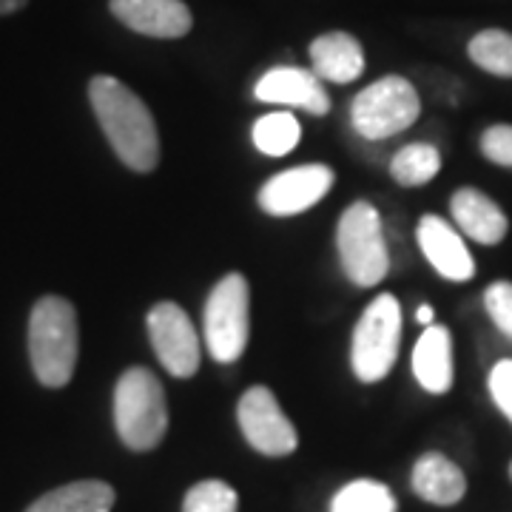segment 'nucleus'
<instances>
[{
  "instance_id": "obj_24",
  "label": "nucleus",
  "mask_w": 512,
  "mask_h": 512,
  "mask_svg": "<svg viewBox=\"0 0 512 512\" xmlns=\"http://www.w3.org/2000/svg\"><path fill=\"white\" fill-rule=\"evenodd\" d=\"M484 308L507 339H512V282H493L484 291Z\"/></svg>"
},
{
  "instance_id": "obj_8",
  "label": "nucleus",
  "mask_w": 512,
  "mask_h": 512,
  "mask_svg": "<svg viewBox=\"0 0 512 512\" xmlns=\"http://www.w3.org/2000/svg\"><path fill=\"white\" fill-rule=\"evenodd\" d=\"M237 419L242 436L262 456H291L299 447V433H296L293 421L282 413L274 390H268L262 384L251 387L239 399Z\"/></svg>"
},
{
  "instance_id": "obj_26",
  "label": "nucleus",
  "mask_w": 512,
  "mask_h": 512,
  "mask_svg": "<svg viewBox=\"0 0 512 512\" xmlns=\"http://www.w3.org/2000/svg\"><path fill=\"white\" fill-rule=\"evenodd\" d=\"M490 393L498 410L512 421V359H501L490 370Z\"/></svg>"
},
{
  "instance_id": "obj_11",
  "label": "nucleus",
  "mask_w": 512,
  "mask_h": 512,
  "mask_svg": "<svg viewBox=\"0 0 512 512\" xmlns=\"http://www.w3.org/2000/svg\"><path fill=\"white\" fill-rule=\"evenodd\" d=\"M254 94L262 103L302 109L313 117H322L330 111V97L322 80L316 77V72L299 69V66H276L271 72H265L259 77Z\"/></svg>"
},
{
  "instance_id": "obj_13",
  "label": "nucleus",
  "mask_w": 512,
  "mask_h": 512,
  "mask_svg": "<svg viewBox=\"0 0 512 512\" xmlns=\"http://www.w3.org/2000/svg\"><path fill=\"white\" fill-rule=\"evenodd\" d=\"M421 254L427 256V262L439 271L444 279L453 282H467L476 274V262L467 251L464 239L447 220H441L436 214H424L416 228Z\"/></svg>"
},
{
  "instance_id": "obj_16",
  "label": "nucleus",
  "mask_w": 512,
  "mask_h": 512,
  "mask_svg": "<svg viewBox=\"0 0 512 512\" xmlns=\"http://www.w3.org/2000/svg\"><path fill=\"white\" fill-rule=\"evenodd\" d=\"M413 376L427 393L453 387V339L444 325H427L413 348Z\"/></svg>"
},
{
  "instance_id": "obj_14",
  "label": "nucleus",
  "mask_w": 512,
  "mask_h": 512,
  "mask_svg": "<svg viewBox=\"0 0 512 512\" xmlns=\"http://www.w3.org/2000/svg\"><path fill=\"white\" fill-rule=\"evenodd\" d=\"M458 231L481 245H498L507 237V214L478 188H458L450 200Z\"/></svg>"
},
{
  "instance_id": "obj_27",
  "label": "nucleus",
  "mask_w": 512,
  "mask_h": 512,
  "mask_svg": "<svg viewBox=\"0 0 512 512\" xmlns=\"http://www.w3.org/2000/svg\"><path fill=\"white\" fill-rule=\"evenodd\" d=\"M433 319H436L433 305H421L419 311H416V322H419V325H424V328H427V325H433Z\"/></svg>"
},
{
  "instance_id": "obj_7",
  "label": "nucleus",
  "mask_w": 512,
  "mask_h": 512,
  "mask_svg": "<svg viewBox=\"0 0 512 512\" xmlns=\"http://www.w3.org/2000/svg\"><path fill=\"white\" fill-rule=\"evenodd\" d=\"M419 111L421 100L416 86L407 77L387 74L356 94L350 120L365 140H387L413 126L419 120Z\"/></svg>"
},
{
  "instance_id": "obj_18",
  "label": "nucleus",
  "mask_w": 512,
  "mask_h": 512,
  "mask_svg": "<svg viewBox=\"0 0 512 512\" xmlns=\"http://www.w3.org/2000/svg\"><path fill=\"white\" fill-rule=\"evenodd\" d=\"M114 501H117V493L111 484L86 478V481H72L40 495L29 504L26 512H111Z\"/></svg>"
},
{
  "instance_id": "obj_21",
  "label": "nucleus",
  "mask_w": 512,
  "mask_h": 512,
  "mask_svg": "<svg viewBox=\"0 0 512 512\" xmlns=\"http://www.w3.org/2000/svg\"><path fill=\"white\" fill-rule=\"evenodd\" d=\"M302 137V126L291 111H274L259 117L254 126V146L268 157H285L296 148Z\"/></svg>"
},
{
  "instance_id": "obj_28",
  "label": "nucleus",
  "mask_w": 512,
  "mask_h": 512,
  "mask_svg": "<svg viewBox=\"0 0 512 512\" xmlns=\"http://www.w3.org/2000/svg\"><path fill=\"white\" fill-rule=\"evenodd\" d=\"M29 0H0V15H15Z\"/></svg>"
},
{
  "instance_id": "obj_1",
  "label": "nucleus",
  "mask_w": 512,
  "mask_h": 512,
  "mask_svg": "<svg viewBox=\"0 0 512 512\" xmlns=\"http://www.w3.org/2000/svg\"><path fill=\"white\" fill-rule=\"evenodd\" d=\"M89 100L120 163L140 174L154 171L160 163V134L146 103L111 74L92 77Z\"/></svg>"
},
{
  "instance_id": "obj_10",
  "label": "nucleus",
  "mask_w": 512,
  "mask_h": 512,
  "mask_svg": "<svg viewBox=\"0 0 512 512\" xmlns=\"http://www.w3.org/2000/svg\"><path fill=\"white\" fill-rule=\"evenodd\" d=\"M333 188L328 165H296L271 177L259 191V208L271 217H293L325 200Z\"/></svg>"
},
{
  "instance_id": "obj_19",
  "label": "nucleus",
  "mask_w": 512,
  "mask_h": 512,
  "mask_svg": "<svg viewBox=\"0 0 512 512\" xmlns=\"http://www.w3.org/2000/svg\"><path fill=\"white\" fill-rule=\"evenodd\" d=\"M441 168L439 148L430 143H410V146L399 148L390 160V174L393 180L404 188H419L436 180Z\"/></svg>"
},
{
  "instance_id": "obj_17",
  "label": "nucleus",
  "mask_w": 512,
  "mask_h": 512,
  "mask_svg": "<svg viewBox=\"0 0 512 512\" xmlns=\"http://www.w3.org/2000/svg\"><path fill=\"white\" fill-rule=\"evenodd\" d=\"M410 481L419 498L439 507H453L467 493V478L461 473V467L441 453H424L416 461Z\"/></svg>"
},
{
  "instance_id": "obj_22",
  "label": "nucleus",
  "mask_w": 512,
  "mask_h": 512,
  "mask_svg": "<svg viewBox=\"0 0 512 512\" xmlns=\"http://www.w3.org/2000/svg\"><path fill=\"white\" fill-rule=\"evenodd\" d=\"M467 55L484 72L495 77H512V35L504 29L478 32L467 46Z\"/></svg>"
},
{
  "instance_id": "obj_3",
  "label": "nucleus",
  "mask_w": 512,
  "mask_h": 512,
  "mask_svg": "<svg viewBox=\"0 0 512 512\" xmlns=\"http://www.w3.org/2000/svg\"><path fill=\"white\" fill-rule=\"evenodd\" d=\"M114 427L134 453L154 450L168 430V407L160 379L148 367H128L114 387Z\"/></svg>"
},
{
  "instance_id": "obj_15",
  "label": "nucleus",
  "mask_w": 512,
  "mask_h": 512,
  "mask_svg": "<svg viewBox=\"0 0 512 512\" xmlns=\"http://www.w3.org/2000/svg\"><path fill=\"white\" fill-rule=\"evenodd\" d=\"M311 63L319 80L345 86L365 72V49L348 32H328L311 43Z\"/></svg>"
},
{
  "instance_id": "obj_4",
  "label": "nucleus",
  "mask_w": 512,
  "mask_h": 512,
  "mask_svg": "<svg viewBox=\"0 0 512 512\" xmlns=\"http://www.w3.org/2000/svg\"><path fill=\"white\" fill-rule=\"evenodd\" d=\"M336 248L342 259V271L359 288L379 285L390 271L382 217L370 202H353L342 214L339 228H336Z\"/></svg>"
},
{
  "instance_id": "obj_2",
  "label": "nucleus",
  "mask_w": 512,
  "mask_h": 512,
  "mask_svg": "<svg viewBox=\"0 0 512 512\" xmlns=\"http://www.w3.org/2000/svg\"><path fill=\"white\" fill-rule=\"evenodd\" d=\"M80 353L77 311L63 296L37 299L29 316V359L43 387H66L72 382Z\"/></svg>"
},
{
  "instance_id": "obj_29",
  "label": "nucleus",
  "mask_w": 512,
  "mask_h": 512,
  "mask_svg": "<svg viewBox=\"0 0 512 512\" xmlns=\"http://www.w3.org/2000/svg\"><path fill=\"white\" fill-rule=\"evenodd\" d=\"M510 478H512V464H510Z\"/></svg>"
},
{
  "instance_id": "obj_20",
  "label": "nucleus",
  "mask_w": 512,
  "mask_h": 512,
  "mask_svg": "<svg viewBox=\"0 0 512 512\" xmlns=\"http://www.w3.org/2000/svg\"><path fill=\"white\" fill-rule=\"evenodd\" d=\"M396 495L382 481L359 478L345 484L330 501V512H396Z\"/></svg>"
},
{
  "instance_id": "obj_9",
  "label": "nucleus",
  "mask_w": 512,
  "mask_h": 512,
  "mask_svg": "<svg viewBox=\"0 0 512 512\" xmlns=\"http://www.w3.org/2000/svg\"><path fill=\"white\" fill-rule=\"evenodd\" d=\"M148 339L163 367L177 379H191L200 367V336L188 313L174 302H160L148 311Z\"/></svg>"
},
{
  "instance_id": "obj_5",
  "label": "nucleus",
  "mask_w": 512,
  "mask_h": 512,
  "mask_svg": "<svg viewBox=\"0 0 512 512\" xmlns=\"http://www.w3.org/2000/svg\"><path fill=\"white\" fill-rule=\"evenodd\" d=\"M402 345V308L393 293L376 296L353 330L350 362L356 379L365 384L382 382L396 365Z\"/></svg>"
},
{
  "instance_id": "obj_6",
  "label": "nucleus",
  "mask_w": 512,
  "mask_h": 512,
  "mask_svg": "<svg viewBox=\"0 0 512 512\" xmlns=\"http://www.w3.org/2000/svg\"><path fill=\"white\" fill-rule=\"evenodd\" d=\"M251 336V288L242 274L222 276L205 302V345L214 362L231 365Z\"/></svg>"
},
{
  "instance_id": "obj_12",
  "label": "nucleus",
  "mask_w": 512,
  "mask_h": 512,
  "mask_svg": "<svg viewBox=\"0 0 512 512\" xmlns=\"http://www.w3.org/2000/svg\"><path fill=\"white\" fill-rule=\"evenodd\" d=\"M109 9L131 32L160 40L185 37L194 23L183 0H111Z\"/></svg>"
},
{
  "instance_id": "obj_25",
  "label": "nucleus",
  "mask_w": 512,
  "mask_h": 512,
  "mask_svg": "<svg viewBox=\"0 0 512 512\" xmlns=\"http://www.w3.org/2000/svg\"><path fill=\"white\" fill-rule=\"evenodd\" d=\"M481 154L495 165L512 168V126L510 123H498L490 126L481 134Z\"/></svg>"
},
{
  "instance_id": "obj_23",
  "label": "nucleus",
  "mask_w": 512,
  "mask_h": 512,
  "mask_svg": "<svg viewBox=\"0 0 512 512\" xmlns=\"http://www.w3.org/2000/svg\"><path fill=\"white\" fill-rule=\"evenodd\" d=\"M237 507V490L217 478L194 484L183 501V512H237Z\"/></svg>"
}]
</instances>
